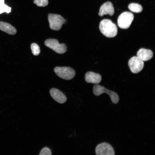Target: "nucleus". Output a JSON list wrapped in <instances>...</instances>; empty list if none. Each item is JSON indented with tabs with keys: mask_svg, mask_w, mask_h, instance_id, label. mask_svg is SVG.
I'll return each instance as SVG.
<instances>
[{
	"mask_svg": "<svg viewBox=\"0 0 155 155\" xmlns=\"http://www.w3.org/2000/svg\"><path fill=\"white\" fill-rule=\"evenodd\" d=\"M99 29L102 33L108 38L114 37L117 33L116 25L109 19H103L100 22Z\"/></svg>",
	"mask_w": 155,
	"mask_h": 155,
	"instance_id": "1",
	"label": "nucleus"
},
{
	"mask_svg": "<svg viewBox=\"0 0 155 155\" xmlns=\"http://www.w3.org/2000/svg\"><path fill=\"white\" fill-rule=\"evenodd\" d=\"M93 92L96 96H99L103 93L107 94L110 96L112 102L115 104H117L119 101V98L117 93L100 85L96 84L94 86Z\"/></svg>",
	"mask_w": 155,
	"mask_h": 155,
	"instance_id": "2",
	"label": "nucleus"
},
{
	"mask_svg": "<svg viewBox=\"0 0 155 155\" xmlns=\"http://www.w3.org/2000/svg\"><path fill=\"white\" fill-rule=\"evenodd\" d=\"M56 74L60 78L64 80H69L75 76V70L69 67H56L54 69Z\"/></svg>",
	"mask_w": 155,
	"mask_h": 155,
	"instance_id": "3",
	"label": "nucleus"
},
{
	"mask_svg": "<svg viewBox=\"0 0 155 155\" xmlns=\"http://www.w3.org/2000/svg\"><path fill=\"white\" fill-rule=\"evenodd\" d=\"M133 19L134 16L131 13L127 11L123 12L118 18V25L121 29H127L129 27Z\"/></svg>",
	"mask_w": 155,
	"mask_h": 155,
	"instance_id": "4",
	"label": "nucleus"
},
{
	"mask_svg": "<svg viewBox=\"0 0 155 155\" xmlns=\"http://www.w3.org/2000/svg\"><path fill=\"white\" fill-rule=\"evenodd\" d=\"M48 20L51 29L55 30H58L65 23V20L61 16L54 14L49 13Z\"/></svg>",
	"mask_w": 155,
	"mask_h": 155,
	"instance_id": "5",
	"label": "nucleus"
},
{
	"mask_svg": "<svg viewBox=\"0 0 155 155\" xmlns=\"http://www.w3.org/2000/svg\"><path fill=\"white\" fill-rule=\"evenodd\" d=\"M44 43L46 46L59 54L64 53L67 51V46L65 44H60L57 40L55 39H47Z\"/></svg>",
	"mask_w": 155,
	"mask_h": 155,
	"instance_id": "6",
	"label": "nucleus"
},
{
	"mask_svg": "<svg viewBox=\"0 0 155 155\" xmlns=\"http://www.w3.org/2000/svg\"><path fill=\"white\" fill-rule=\"evenodd\" d=\"M128 64L131 72L137 73L140 72L144 67V61L137 56H133L129 60Z\"/></svg>",
	"mask_w": 155,
	"mask_h": 155,
	"instance_id": "7",
	"label": "nucleus"
},
{
	"mask_svg": "<svg viewBox=\"0 0 155 155\" xmlns=\"http://www.w3.org/2000/svg\"><path fill=\"white\" fill-rule=\"evenodd\" d=\"M95 151L96 155H115L113 147L106 142H103L98 145L95 148Z\"/></svg>",
	"mask_w": 155,
	"mask_h": 155,
	"instance_id": "8",
	"label": "nucleus"
},
{
	"mask_svg": "<svg viewBox=\"0 0 155 155\" xmlns=\"http://www.w3.org/2000/svg\"><path fill=\"white\" fill-rule=\"evenodd\" d=\"M52 97L55 101L60 104H63L67 100V98L63 93L59 90L55 88L51 89L50 91Z\"/></svg>",
	"mask_w": 155,
	"mask_h": 155,
	"instance_id": "9",
	"label": "nucleus"
},
{
	"mask_svg": "<svg viewBox=\"0 0 155 155\" xmlns=\"http://www.w3.org/2000/svg\"><path fill=\"white\" fill-rule=\"evenodd\" d=\"M114 13V8L112 3L108 1L104 3L101 6L98 15L100 16H103L104 15L107 14L112 16Z\"/></svg>",
	"mask_w": 155,
	"mask_h": 155,
	"instance_id": "10",
	"label": "nucleus"
},
{
	"mask_svg": "<svg viewBox=\"0 0 155 155\" xmlns=\"http://www.w3.org/2000/svg\"><path fill=\"white\" fill-rule=\"evenodd\" d=\"M85 78L87 82L96 84L100 83L102 79L100 74L91 71L87 72L85 75Z\"/></svg>",
	"mask_w": 155,
	"mask_h": 155,
	"instance_id": "11",
	"label": "nucleus"
},
{
	"mask_svg": "<svg viewBox=\"0 0 155 155\" xmlns=\"http://www.w3.org/2000/svg\"><path fill=\"white\" fill-rule=\"evenodd\" d=\"M153 55V53L151 50L144 48L140 49L137 53V56L143 61L150 60Z\"/></svg>",
	"mask_w": 155,
	"mask_h": 155,
	"instance_id": "12",
	"label": "nucleus"
},
{
	"mask_svg": "<svg viewBox=\"0 0 155 155\" xmlns=\"http://www.w3.org/2000/svg\"><path fill=\"white\" fill-rule=\"evenodd\" d=\"M0 30L8 34L13 35L16 34L17 30L10 24L3 22H0Z\"/></svg>",
	"mask_w": 155,
	"mask_h": 155,
	"instance_id": "13",
	"label": "nucleus"
},
{
	"mask_svg": "<svg viewBox=\"0 0 155 155\" xmlns=\"http://www.w3.org/2000/svg\"><path fill=\"white\" fill-rule=\"evenodd\" d=\"M128 9L131 11L136 13L141 12L143 8L140 4L135 3H130L128 6Z\"/></svg>",
	"mask_w": 155,
	"mask_h": 155,
	"instance_id": "14",
	"label": "nucleus"
},
{
	"mask_svg": "<svg viewBox=\"0 0 155 155\" xmlns=\"http://www.w3.org/2000/svg\"><path fill=\"white\" fill-rule=\"evenodd\" d=\"M11 8L4 3V0H0V14L4 12L8 13L11 12Z\"/></svg>",
	"mask_w": 155,
	"mask_h": 155,
	"instance_id": "15",
	"label": "nucleus"
},
{
	"mask_svg": "<svg viewBox=\"0 0 155 155\" xmlns=\"http://www.w3.org/2000/svg\"><path fill=\"white\" fill-rule=\"evenodd\" d=\"M30 47L32 53L34 55L37 56L39 55L40 53V50L37 44L32 43L31 44Z\"/></svg>",
	"mask_w": 155,
	"mask_h": 155,
	"instance_id": "16",
	"label": "nucleus"
},
{
	"mask_svg": "<svg viewBox=\"0 0 155 155\" xmlns=\"http://www.w3.org/2000/svg\"><path fill=\"white\" fill-rule=\"evenodd\" d=\"M33 2L38 6L40 7L46 6L48 4V0H34Z\"/></svg>",
	"mask_w": 155,
	"mask_h": 155,
	"instance_id": "17",
	"label": "nucleus"
},
{
	"mask_svg": "<svg viewBox=\"0 0 155 155\" xmlns=\"http://www.w3.org/2000/svg\"><path fill=\"white\" fill-rule=\"evenodd\" d=\"M39 155H51V152L50 149L46 147L43 148L40 151Z\"/></svg>",
	"mask_w": 155,
	"mask_h": 155,
	"instance_id": "18",
	"label": "nucleus"
}]
</instances>
